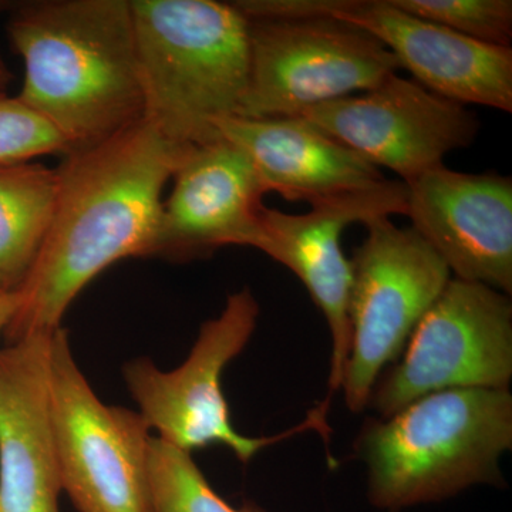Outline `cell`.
Listing matches in <instances>:
<instances>
[{
	"label": "cell",
	"mask_w": 512,
	"mask_h": 512,
	"mask_svg": "<svg viewBox=\"0 0 512 512\" xmlns=\"http://www.w3.org/2000/svg\"><path fill=\"white\" fill-rule=\"evenodd\" d=\"M258 319L259 303L254 293L241 289L228 296L217 318L201 326L190 355L180 366L164 372L146 357L124 365L128 392L150 430L157 431L158 439L187 453L225 446L241 463L248 464L262 448L303 431L316 430L328 436L323 406L278 436H244L232 424L222 376L229 363L247 348Z\"/></svg>",
	"instance_id": "cell-5"
},
{
	"label": "cell",
	"mask_w": 512,
	"mask_h": 512,
	"mask_svg": "<svg viewBox=\"0 0 512 512\" xmlns=\"http://www.w3.org/2000/svg\"><path fill=\"white\" fill-rule=\"evenodd\" d=\"M251 70L237 117H298L328 101L375 89L397 72L392 52L349 23L313 16L249 19Z\"/></svg>",
	"instance_id": "cell-9"
},
{
	"label": "cell",
	"mask_w": 512,
	"mask_h": 512,
	"mask_svg": "<svg viewBox=\"0 0 512 512\" xmlns=\"http://www.w3.org/2000/svg\"><path fill=\"white\" fill-rule=\"evenodd\" d=\"M53 332L0 349V512H60L49 399Z\"/></svg>",
	"instance_id": "cell-15"
},
{
	"label": "cell",
	"mask_w": 512,
	"mask_h": 512,
	"mask_svg": "<svg viewBox=\"0 0 512 512\" xmlns=\"http://www.w3.org/2000/svg\"><path fill=\"white\" fill-rule=\"evenodd\" d=\"M303 18L326 16L379 40L427 90L468 106L512 111V49L487 45L397 9L390 0H301Z\"/></svg>",
	"instance_id": "cell-12"
},
{
	"label": "cell",
	"mask_w": 512,
	"mask_h": 512,
	"mask_svg": "<svg viewBox=\"0 0 512 512\" xmlns=\"http://www.w3.org/2000/svg\"><path fill=\"white\" fill-rule=\"evenodd\" d=\"M144 120L180 147L221 138L251 70L249 19L235 3L130 0Z\"/></svg>",
	"instance_id": "cell-4"
},
{
	"label": "cell",
	"mask_w": 512,
	"mask_h": 512,
	"mask_svg": "<svg viewBox=\"0 0 512 512\" xmlns=\"http://www.w3.org/2000/svg\"><path fill=\"white\" fill-rule=\"evenodd\" d=\"M57 192L56 168L0 165V295L19 292L45 242Z\"/></svg>",
	"instance_id": "cell-17"
},
{
	"label": "cell",
	"mask_w": 512,
	"mask_h": 512,
	"mask_svg": "<svg viewBox=\"0 0 512 512\" xmlns=\"http://www.w3.org/2000/svg\"><path fill=\"white\" fill-rule=\"evenodd\" d=\"M218 133L247 154L262 188L313 205L386 183L382 171L303 117L218 121Z\"/></svg>",
	"instance_id": "cell-16"
},
{
	"label": "cell",
	"mask_w": 512,
	"mask_h": 512,
	"mask_svg": "<svg viewBox=\"0 0 512 512\" xmlns=\"http://www.w3.org/2000/svg\"><path fill=\"white\" fill-rule=\"evenodd\" d=\"M143 120L63 156L55 210L8 343L62 328L67 309L96 276L126 258H151L163 191L185 151Z\"/></svg>",
	"instance_id": "cell-1"
},
{
	"label": "cell",
	"mask_w": 512,
	"mask_h": 512,
	"mask_svg": "<svg viewBox=\"0 0 512 512\" xmlns=\"http://www.w3.org/2000/svg\"><path fill=\"white\" fill-rule=\"evenodd\" d=\"M511 379L510 295L451 278L414 328L402 355L377 380L367 409L389 417L427 394L507 390Z\"/></svg>",
	"instance_id": "cell-8"
},
{
	"label": "cell",
	"mask_w": 512,
	"mask_h": 512,
	"mask_svg": "<svg viewBox=\"0 0 512 512\" xmlns=\"http://www.w3.org/2000/svg\"><path fill=\"white\" fill-rule=\"evenodd\" d=\"M20 302H22V296L20 292L5 293L0 295V333L5 335L6 329L15 318L20 308Z\"/></svg>",
	"instance_id": "cell-21"
},
{
	"label": "cell",
	"mask_w": 512,
	"mask_h": 512,
	"mask_svg": "<svg viewBox=\"0 0 512 512\" xmlns=\"http://www.w3.org/2000/svg\"><path fill=\"white\" fill-rule=\"evenodd\" d=\"M69 153L62 134L18 96L0 93V165Z\"/></svg>",
	"instance_id": "cell-20"
},
{
	"label": "cell",
	"mask_w": 512,
	"mask_h": 512,
	"mask_svg": "<svg viewBox=\"0 0 512 512\" xmlns=\"http://www.w3.org/2000/svg\"><path fill=\"white\" fill-rule=\"evenodd\" d=\"M416 18L487 45L511 47V0H390Z\"/></svg>",
	"instance_id": "cell-19"
},
{
	"label": "cell",
	"mask_w": 512,
	"mask_h": 512,
	"mask_svg": "<svg viewBox=\"0 0 512 512\" xmlns=\"http://www.w3.org/2000/svg\"><path fill=\"white\" fill-rule=\"evenodd\" d=\"M365 227V241L350 259V346L340 387L353 413L367 409L377 380L402 355L451 279L450 269L413 228L397 227L387 217Z\"/></svg>",
	"instance_id": "cell-7"
},
{
	"label": "cell",
	"mask_w": 512,
	"mask_h": 512,
	"mask_svg": "<svg viewBox=\"0 0 512 512\" xmlns=\"http://www.w3.org/2000/svg\"><path fill=\"white\" fill-rule=\"evenodd\" d=\"M0 8H2V5H0ZM12 79V72H10L9 67L6 66L5 60H3L2 55H0V93L6 92Z\"/></svg>",
	"instance_id": "cell-22"
},
{
	"label": "cell",
	"mask_w": 512,
	"mask_h": 512,
	"mask_svg": "<svg viewBox=\"0 0 512 512\" xmlns=\"http://www.w3.org/2000/svg\"><path fill=\"white\" fill-rule=\"evenodd\" d=\"M23 60L19 99L62 134L69 153L144 120L130 0H37L8 23Z\"/></svg>",
	"instance_id": "cell-2"
},
{
	"label": "cell",
	"mask_w": 512,
	"mask_h": 512,
	"mask_svg": "<svg viewBox=\"0 0 512 512\" xmlns=\"http://www.w3.org/2000/svg\"><path fill=\"white\" fill-rule=\"evenodd\" d=\"M150 512H261L237 508L208 483L191 453L153 436L150 450Z\"/></svg>",
	"instance_id": "cell-18"
},
{
	"label": "cell",
	"mask_w": 512,
	"mask_h": 512,
	"mask_svg": "<svg viewBox=\"0 0 512 512\" xmlns=\"http://www.w3.org/2000/svg\"><path fill=\"white\" fill-rule=\"evenodd\" d=\"M173 178L151 258L185 262L224 247L254 248L265 191L244 151L222 137L190 147Z\"/></svg>",
	"instance_id": "cell-14"
},
{
	"label": "cell",
	"mask_w": 512,
	"mask_h": 512,
	"mask_svg": "<svg viewBox=\"0 0 512 512\" xmlns=\"http://www.w3.org/2000/svg\"><path fill=\"white\" fill-rule=\"evenodd\" d=\"M367 163L404 184L470 147L480 131L476 113L397 73L375 89L319 104L301 114Z\"/></svg>",
	"instance_id": "cell-10"
},
{
	"label": "cell",
	"mask_w": 512,
	"mask_h": 512,
	"mask_svg": "<svg viewBox=\"0 0 512 512\" xmlns=\"http://www.w3.org/2000/svg\"><path fill=\"white\" fill-rule=\"evenodd\" d=\"M406 208L407 185L387 180L372 190L313 205L305 214L262 210L254 248L301 279L328 323L332 336L329 397L342 387L350 346L352 264L342 249L343 232L353 224L406 215Z\"/></svg>",
	"instance_id": "cell-11"
},
{
	"label": "cell",
	"mask_w": 512,
	"mask_h": 512,
	"mask_svg": "<svg viewBox=\"0 0 512 512\" xmlns=\"http://www.w3.org/2000/svg\"><path fill=\"white\" fill-rule=\"evenodd\" d=\"M511 448L510 389L427 394L392 416L367 419L353 444L366 466L367 500L384 512L503 485L500 461Z\"/></svg>",
	"instance_id": "cell-3"
},
{
	"label": "cell",
	"mask_w": 512,
	"mask_h": 512,
	"mask_svg": "<svg viewBox=\"0 0 512 512\" xmlns=\"http://www.w3.org/2000/svg\"><path fill=\"white\" fill-rule=\"evenodd\" d=\"M49 399L63 493L79 512H150V427L101 402L74 359L69 333L50 336Z\"/></svg>",
	"instance_id": "cell-6"
},
{
	"label": "cell",
	"mask_w": 512,
	"mask_h": 512,
	"mask_svg": "<svg viewBox=\"0 0 512 512\" xmlns=\"http://www.w3.org/2000/svg\"><path fill=\"white\" fill-rule=\"evenodd\" d=\"M407 185L412 227L454 278L511 295L512 180L431 168Z\"/></svg>",
	"instance_id": "cell-13"
}]
</instances>
